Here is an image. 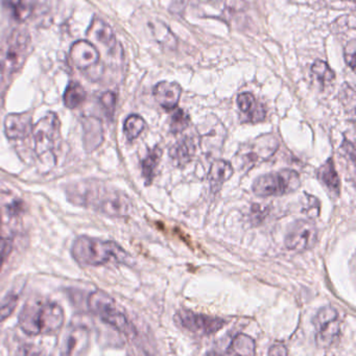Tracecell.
I'll return each instance as SVG.
<instances>
[{"mask_svg": "<svg viewBox=\"0 0 356 356\" xmlns=\"http://www.w3.org/2000/svg\"><path fill=\"white\" fill-rule=\"evenodd\" d=\"M189 122H191V118L184 110H175L172 118H170V132L174 134L183 132L189 126Z\"/></svg>", "mask_w": 356, "mask_h": 356, "instance_id": "cell-29", "label": "cell"}, {"mask_svg": "<svg viewBox=\"0 0 356 356\" xmlns=\"http://www.w3.org/2000/svg\"><path fill=\"white\" fill-rule=\"evenodd\" d=\"M318 178L329 191L339 195L341 191V182L339 177L335 170L334 162L332 159L327 160L318 172Z\"/></svg>", "mask_w": 356, "mask_h": 356, "instance_id": "cell-19", "label": "cell"}, {"mask_svg": "<svg viewBox=\"0 0 356 356\" xmlns=\"http://www.w3.org/2000/svg\"><path fill=\"white\" fill-rule=\"evenodd\" d=\"M70 199L78 205L91 207L106 216L124 218L132 210L128 195L116 189L106 188L95 182L80 183L68 191Z\"/></svg>", "mask_w": 356, "mask_h": 356, "instance_id": "cell-1", "label": "cell"}, {"mask_svg": "<svg viewBox=\"0 0 356 356\" xmlns=\"http://www.w3.org/2000/svg\"><path fill=\"white\" fill-rule=\"evenodd\" d=\"M85 130H86V135H85L86 149L92 151L103 143V127L99 120L90 118L86 120Z\"/></svg>", "mask_w": 356, "mask_h": 356, "instance_id": "cell-21", "label": "cell"}, {"mask_svg": "<svg viewBox=\"0 0 356 356\" xmlns=\"http://www.w3.org/2000/svg\"><path fill=\"white\" fill-rule=\"evenodd\" d=\"M270 355H287L286 348L283 345H274L268 351Z\"/></svg>", "mask_w": 356, "mask_h": 356, "instance_id": "cell-35", "label": "cell"}, {"mask_svg": "<svg viewBox=\"0 0 356 356\" xmlns=\"http://www.w3.org/2000/svg\"><path fill=\"white\" fill-rule=\"evenodd\" d=\"M18 301H19V298H18L17 296H11V297L3 304V306L0 307V322L7 320L9 316H11L14 310L16 309Z\"/></svg>", "mask_w": 356, "mask_h": 356, "instance_id": "cell-31", "label": "cell"}, {"mask_svg": "<svg viewBox=\"0 0 356 356\" xmlns=\"http://www.w3.org/2000/svg\"><path fill=\"white\" fill-rule=\"evenodd\" d=\"M256 352L255 341L249 335L237 334L231 341L227 353L237 354V355H254Z\"/></svg>", "mask_w": 356, "mask_h": 356, "instance_id": "cell-22", "label": "cell"}, {"mask_svg": "<svg viewBox=\"0 0 356 356\" xmlns=\"http://www.w3.org/2000/svg\"><path fill=\"white\" fill-rule=\"evenodd\" d=\"M162 151L159 147H154L149 152L147 157L141 162V168H143V176L145 177L147 184H151L155 177L156 168L159 164L161 159Z\"/></svg>", "mask_w": 356, "mask_h": 356, "instance_id": "cell-25", "label": "cell"}, {"mask_svg": "<svg viewBox=\"0 0 356 356\" xmlns=\"http://www.w3.org/2000/svg\"><path fill=\"white\" fill-rule=\"evenodd\" d=\"M226 7L228 8L230 11L239 12L245 9V3L243 0H227Z\"/></svg>", "mask_w": 356, "mask_h": 356, "instance_id": "cell-34", "label": "cell"}, {"mask_svg": "<svg viewBox=\"0 0 356 356\" xmlns=\"http://www.w3.org/2000/svg\"><path fill=\"white\" fill-rule=\"evenodd\" d=\"M101 104L102 106H103L104 109H105V112L106 114H107L108 118H113L116 108L115 93L110 92V91L104 93L101 97Z\"/></svg>", "mask_w": 356, "mask_h": 356, "instance_id": "cell-30", "label": "cell"}, {"mask_svg": "<svg viewBox=\"0 0 356 356\" xmlns=\"http://www.w3.org/2000/svg\"><path fill=\"white\" fill-rule=\"evenodd\" d=\"M32 134L37 156L42 162L55 163L56 151L61 138V122L57 114L49 112L33 127Z\"/></svg>", "mask_w": 356, "mask_h": 356, "instance_id": "cell-4", "label": "cell"}, {"mask_svg": "<svg viewBox=\"0 0 356 356\" xmlns=\"http://www.w3.org/2000/svg\"><path fill=\"white\" fill-rule=\"evenodd\" d=\"M318 239V230L314 222L300 220L293 222L285 237V245L293 251H304L314 247Z\"/></svg>", "mask_w": 356, "mask_h": 356, "instance_id": "cell-10", "label": "cell"}, {"mask_svg": "<svg viewBox=\"0 0 356 356\" xmlns=\"http://www.w3.org/2000/svg\"><path fill=\"white\" fill-rule=\"evenodd\" d=\"M176 321L185 330L204 337L218 332L226 325L222 318L207 314H195L191 310H181L177 314Z\"/></svg>", "mask_w": 356, "mask_h": 356, "instance_id": "cell-8", "label": "cell"}, {"mask_svg": "<svg viewBox=\"0 0 356 356\" xmlns=\"http://www.w3.org/2000/svg\"><path fill=\"white\" fill-rule=\"evenodd\" d=\"M301 186V179L295 170H283L258 177L253 183L254 195L260 197H280L293 193Z\"/></svg>", "mask_w": 356, "mask_h": 356, "instance_id": "cell-5", "label": "cell"}, {"mask_svg": "<svg viewBox=\"0 0 356 356\" xmlns=\"http://www.w3.org/2000/svg\"><path fill=\"white\" fill-rule=\"evenodd\" d=\"M31 44L30 35L26 31H14L8 40L5 57L0 62V70L8 74H13L22 70L30 55Z\"/></svg>", "mask_w": 356, "mask_h": 356, "instance_id": "cell-7", "label": "cell"}, {"mask_svg": "<svg viewBox=\"0 0 356 356\" xmlns=\"http://www.w3.org/2000/svg\"><path fill=\"white\" fill-rule=\"evenodd\" d=\"M312 72L322 84H328L335 79L334 72L329 67L326 62L321 61V60H318L312 64Z\"/></svg>", "mask_w": 356, "mask_h": 356, "instance_id": "cell-28", "label": "cell"}, {"mask_svg": "<svg viewBox=\"0 0 356 356\" xmlns=\"http://www.w3.org/2000/svg\"><path fill=\"white\" fill-rule=\"evenodd\" d=\"M70 59L76 67L86 70L99 62V53L92 43L86 40H79L70 49Z\"/></svg>", "mask_w": 356, "mask_h": 356, "instance_id": "cell-11", "label": "cell"}, {"mask_svg": "<svg viewBox=\"0 0 356 356\" xmlns=\"http://www.w3.org/2000/svg\"><path fill=\"white\" fill-rule=\"evenodd\" d=\"M195 154V143L189 137H185L178 141L170 149V157L172 163L177 166H184L193 160Z\"/></svg>", "mask_w": 356, "mask_h": 356, "instance_id": "cell-16", "label": "cell"}, {"mask_svg": "<svg viewBox=\"0 0 356 356\" xmlns=\"http://www.w3.org/2000/svg\"><path fill=\"white\" fill-rule=\"evenodd\" d=\"M145 129V122L141 116L133 114L124 122V132L128 140H135Z\"/></svg>", "mask_w": 356, "mask_h": 356, "instance_id": "cell-27", "label": "cell"}, {"mask_svg": "<svg viewBox=\"0 0 356 356\" xmlns=\"http://www.w3.org/2000/svg\"><path fill=\"white\" fill-rule=\"evenodd\" d=\"M237 105L243 113L249 115V120L251 122H261L266 118L264 108L257 106L255 97L252 93L245 92L239 95L237 97Z\"/></svg>", "mask_w": 356, "mask_h": 356, "instance_id": "cell-18", "label": "cell"}, {"mask_svg": "<svg viewBox=\"0 0 356 356\" xmlns=\"http://www.w3.org/2000/svg\"><path fill=\"white\" fill-rule=\"evenodd\" d=\"M232 165L225 160H216L209 170V181L212 187L220 186L232 177Z\"/></svg>", "mask_w": 356, "mask_h": 356, "instance_id": "cell-20", "label": "cell"}, {"mask_svg": "<svg viewBox=\"0 0 356 356\" xmlns=\"http://www.w3.org/2000/svg\"><path fill=\"white\" fill-rule=\"evenodd\" d=\"M181 95L182 89L177 83L160 82L154 88V97L166 111L176 109Z\"/></svg>", "mask_w": 356, "mask_h": 356, "instance_id": "cell-14", "label": "cell"}, {"mask_svg": "<svg viewBox=\"0 0 356 356\" xmlns=\"http://www.w3.org/2000/svg\"><path fill=\"white\" fill-rule=\"evenodd\" d=\"M3 7L17 22H24L33 12L32 3L29 0H3Z\"/></svg>", "mask_w": 356, "mask_h": 356, "instance_id": "cell-23", "label": "cell"}, {"mask_svg": "<svg viewBox=\"0 0 356 356\" xmlns=\"http://www.w3.org/2000/svg\"><path fill=\"white\" fill-rule=\"evenodd\" d=\"M278 149V143L273 137H262L257 139L253 147H250L249 153L243 156L245 163H256L259 160H266L274 155Z\"/></svg>", "mask_w": 356, "mask_h": 356, "instance_id": "cell-15", "label": "cell"}, {"mask_svg": "<svg viewBox=\"0 0 356 356\" xmlns=\"http://www.w3.org/2000/svg\"><path fill=\"white\" fill-rule=\"evenodd\" d=\"M86 99V91L78 82H70L64 93V104L70 109L80 107Z\"/></svg>", "mask_w": 356, "mask_h": 356, "instance_id": "cell-24", "label": "cell"}, {"mask_svg": "<svg viewBox=\"0 0 356 356\" xmlns=\"http://www.w3.org/2000/svg\"><path fill=\"white\" fill-rule=\"evenodd\" d=\"M13 250V243L11 239L0 238V268L3 266L8 256L11 254Z\"/></svg>", "mask_w": 356, "mask_h": 356, "instance_id": "cell-32", "label": "cell"}, {"mask_svg": "<svg viewBox=\"0 0 356 356\" xmlns=\"http://www.w3.org/2000/svg\"><path fill=\"white\" fill-rule=\"evenodd\" d=\"M65 321L63 308L49 300H35L24 305L20 312L19 327L31 337L57 333Z\"/></svg>", "mask_w": 356, "mask_h": 356, "instance_id": "cell-2", "label": "cell"}, {"mask_svg": "<svg viewBox=\"0 0 356 356\" xmlns=\"http://www.w3.org/2000/svg\"><path fill=\"white\" fill-rule=\"evenodd\" d=\"M88 307L93 314L113 328L126 334L130 333V324L126 314L105 291H95L91 293L88 298Z\"/></svg>", "mask_w": 356, "mask_h": 356, "instance_id": "cell-6", "label": "cell"}, {"mask_svg": "<svg viewBox=\"0 0 356 356\" xmlns=\"http://www.w3.org/2000/svg\"><path fill=\"white\" fill-rule=\"evenodd\" d=\"M355 41L351 40L346 47L345 60L352 70H354V68H355Z\"/></svg>", "mask_w": 356, "mask_h": 356, "instance_id": "cell-33", "label": "cell"}, {"mask_svg": "<svg viewBox=\"0 0 356 356\" xmlns=\"http://www.w3.org/2000/svg\"><path fill=\"white\" fill-rule=\"evenodd\" d=\"M156 40L165 49H174L177 47V39L166 24L161 22H155L152 24Z\"/></svg>", "mask_w": 356, "mask_h": 356, "instance_id": "cell-26", "label": "cell"}, {"mask_svg": "<svg viewBox=\"0 0 356 356\" xmlns=\"http://www.w3.org/2000/svg\"><path fill=\"white\" fill-rule=\"evenodd\" d=\"M74 260L81 266H99L128 264L130 255L115 241L80 236L72 248Z\"/></svg>", "mask_w": 356, "mask_h": 356, "instance_id": "cell-3", "label": "cell"}, {"mask_svg": "<svg viewBox=\"0 0 356 356\" xmlns=\"http://www.w3.org/2000/svg\"><path fill=\"white\" fill-rule=\"evenodd\" d=\"M33 127L32 116L29 113L10 114L5 120L6 135L12 140L30 136Z\"/></svg>", "mask_w": 356, "mask_h": 356, "instance_id": "cell-12", "label": "cell"}, {"mask_svg": "<svg viewBox=\"0 0 356 356\" xmlns=\"http://www.w3.org/2000/svg\"><path fill=\"white\" fill-rule=\"evenodd\" d=\"M87 36L95 39L109 49H112L116 43L115 34H114L111 26L106 24L101 18L95 17L92 20L88 31H87Z\"/></svg>", "mask_w": 356, "mask_h": 356, "instance_id": "cell-17", "label": "cell"}, {"mask_svg": "<svg viewBox=\"0 0 356 356\" xmlns=\"http://www.w3.org/2000/svg\"><path fill=\"white\" fill-rule=\"evenodd\" d=\"M318 333H316V343L318 347L327 349L330 347L339 337L341 323L337 310L331 306L322 308L316 314L314 321Z\"/></svg>", "mask_w": 356, "mask_h": 356, "instance_id": "cell-9", "label": "cell"}, {"mask_svg": "<svg viewBox=\"0 0 356 356\" xmlns=\"http://www.w3.org/2000/svg\"><path fill=\"white\" fill-rule=\"evenodd\" d=\"M90 343V333L84 326H76L67 333L64 341L62 354L65 355H81L86 353Z\"/></svg>", "mask_w": 356, "mask_h": 356, "instance_id": "cell-13", "label": "cell"}]
</instances>
